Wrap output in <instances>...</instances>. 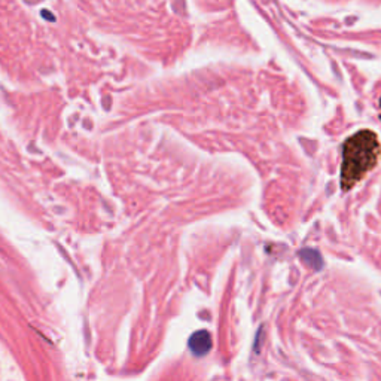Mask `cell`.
Returning <instances> with one entry per match:
<instances>
[{"label":"cell","instance_id":"6da1fadb","mask_svg":"<svg viewBox=\"0 0 381 381\" xmlns=\"http://www.w3.org/2000/svg\"><path fill=\"white\" fill-rule=\"evenodd\" d=\"M380 153L381 144L378 135L371 130H360L344 142L340 180L344 193L360 182L377 166Z\"/></svg>","mask_w":381,"mask_h":381},{"label":"cell","instance_id":"7a4b0ae2","mask_svg":"<svg viewBox=\"0 0 381 381\" xmlns=\"http://www.w3.org/2000/svg\"><path fill=\"white\" fill-rule=\"evenodd\" d=\"M189 350L193 351L194 356H206L212 350V335L207 331H198L190 335L189 338Z\"/></svg>","mask_w":381,"mask_h":381},{"label":"cell","instance_id":"3957f363","mask_svg":"<svg viewBox=\"0 0 381 381\" xmlns=\"http://www.w3.org/2000/svg\"><path fill=\"white\" fill-rule=\"evenodd\" d=\"M299 257L304 259V262H307L308 265L313 267L314 270H320L323 267V259L322 257L313 249H304L299 253Z\"/></svg>","mask_w":381,"mask_h":381},{"label":"cell","instance_id":"277c9868","mask_svg":"<svg viewBox=\"0 0 381 381\" xmlns=\"http://www.w3.org/2000/svg\"><path fill=\"white\" fill-rule=\"evenodd\" d=\"M378 106H380V120H381V97H380V103H378Z\"/></svg>","mask_w":381,"mask_h":381}]
</instances>
